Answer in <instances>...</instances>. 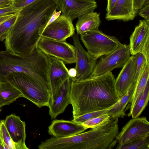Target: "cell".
<instances>
[{"label": "cell", "instance_id": "obj_4", "mask_svg": "<svg viewBox=\"0 0 149 149\" xmlns=\"http://www.w3.org/2000/svg\"><path fill=\"white\" fill-rule=\"evenodd\" d=\"M4 81H8L18 89L25 98L39 108L49 107L51 89L33 79L23 72H13L8 74Z\"/></svg>", "mask_w": 149, "mask_h": 149}, {"label": "cell", "instance_id": "obj_9", "mask_svg": "<svg viewBox=\"0 0 149 149\" xmlns=\"http://www.w3.org/2000/svg\"><path fill=\"white\" fill-rule=\"evenodd\" d=\"M149 135V123L143 116L133 118L122 128L116 137L118 145H123L137 139Z\"/></svg>", "mask_w": 149, "mask_h": 149}, {"label": "cell", "instance_id": "obj_17", "mask_svg": "<svg viewBox=\"0 0 149 149\" xmlns=\"http://www.w3.org/2000/svg\"><path fill=\"white\" fill-rule=\"evenodd\" d=\"M129 45L131 54L140 52L145 43L149 41V21L140 20L130 36Z\"/></svg>", "mask_w": 149, "mask_h": 149}, {"label": "cell", "instance_id": "obj_16", "mask_svg": "<svg viewBox=\"0 0 149 149\" xmlns=\"http://www.w3.org/2000/svg\"><path fill=\"white\" fill-rule=\"evenodd\" d=\"M72 80L69 78L64 82L59 89L58 95L53 101H49V114L52 119H55L63 113L70 104L69 95Z\"/></svg>", "mask_w": 149, "mask_h": 149}, {"label": "cell", "instance_id": "obj_10", "mask_svg": "<svg viewBox=\"0 0 149 149\" xmlns=\"http://www.w3.org/2000/svg\"><path fill=\"white\" fill-rule=\"evenodd\" d=\"M58 11L72 21L86 13L94 11L97 5L95 0H52Z\"/></svg>", "mask_w": 149, "mask_h": 149}, {"label": "cell", "instance_id": "obj_1", "mask_svg": "<svg viewBox=\"0 0 149 149\" xmlns=\"http://www.w3.org/2000/svg\"><path fill=\"white\" fill-rule=\"evenodd\" d=\"M57 9L52 0H37L22 9L5 39L6 50L19 55L30 54L37 47L47 22Z\"/></svg>", "mask_w": 149, "mask_h": 149}, {"label": "cell", "instance_id": "obj_26", "mask_svg": "<svg viewBox=\"0 0 149 149\" xmlns=\"http://www.w3.org/2000/svg\"><path fill=\"white\" fill-rule=\"evenodd\" d=\"M19 13L0 24V41H3L6 38L9 31L17 19Z\"/></svg>", "mask_w": 149, "mask_h": 149}, {"label": "cell", "instance_id": "obj_13", "mask_svg": "<svg viewBox=\"0 0 149 149\" xmlns=\"http://www.w3.org/2000/svg\"><path fill=\"white\" fill-rule=\"evenodd\" d=\"M136 67V60L132 55L115 79V87L120 98L125 94L135 83Z\"/></svg>", "mask_w": 149, "mask_h": 149}, {"label": "cell", "instance_id": "obj_37", "mask_svg": "<svg viewBox=\"0 0 149 149\" xmlns=\"http://www.w3.org/2000/svg\"><path fill=\"white\" fill-rule=\"evenodd\" d=\"M77 74V71L75 68H70L68 70V74L71 79L75 77Z\"/></svg>", "mask_w": 149, "mask_h": 149}, {"label": "cell", "instance_id": "obj_32", "mask_svg": "<svg viewBox=\"0 0 149 149\" xmlns=\"http://www.w3.org/2000/svg\"><path fill=\"white\" fill-rule=\"evenodd\" d=\"M149 4V0H134V9L135 14L145 5Z\"/></svg>", "mask_w": 149, "mask_h": 149}, {"label": "cell", "instance_id": "obj_25", "mask_svg": "<svg viewBox=\"0 0 149 149\" xmlns=\"http://www.w3.org/2000/svg\"><path fill=\"white\" fill-rule=\"evenodd\" d=\"M0 142L4 149H15L14 143L6 127L4 120H0Z\"/></svg>", "mask_w": 149, "mask_h": 149}, {"label": "cell", "instance_id": "obj_36", "mask_svg": "<svg viewBox=\"0 0 149 149\" xmlns=\"http://www.w3.org/2000/svg\"><path fill=\"white\" fill-rule=\"evenodd\" d=\"M17 13L10 14L0 17V24L14 15Z\"/></svg>", "mask_w": 149, "mask_h": 149}, {"label": "cell", "instance_id": "obj_3", "mask_svg": "<svg viewBox=\"0 0 149 149\" xmlns=\"http://www.w3.org/2000/svg\"><path fill=\"white\" fill-rule=\"evenodd\" d=\"M48 56L36 47L30 54L17 55L6 50L0 51V81L13 72H23L34 80L50 88L49 79Z\"/></svg>", "mask_w": 149, "mask_h": 149}, {"label": "cell", "instance_id": "obj_15", "mask_svg": "<svg viewBox=\"0 0 149 149\" xmlns=\"http://www.w3.org/2000/svg\"><path fill=\"white\" fill-rule=\"evenodd\" d=\"M87 129L72 120H54L48 127L49 134L57 138H66L81 133Z\"/></svg>", "mask_w": 149, "mask_h": 149}, {"label": "cell", "instance_id": "obj_19", "mask_svg": "<svg viewBox=\"0 0 149 149\" xmlns=\"http://www.w3.org/2000/svg\"><path fill=\"white\" fill-rule=\"evenodd\" d=\"M78 18L75 26L77 33L79 35L98 29L101 23L99 13L93 11L82 15Z\"/></svg>", "mask_w": 149, "mask_h": 149}, {"label": "cell", "instance_id": "obj_14", "mask_svg": "<svg viewBox=\"0 0 149 149\" xmlns=\"http://www.w3.org/2000/svg\"><path fill=\"white\" fill-rule=\"evenodd\" d=\"M5 123L15 149H28L25 143L26 123L14 114L6 116Z\"/></svg>", "mask_w": 149, "mask_h": 149}, {"label": "cell", "instance_id": "obj_39", "mask_svg": "<svg viewBox=\"0 0 149 149\" xmlns=\"http://www.w3.org/2000/svg\"><path fill=\"white\" fill-rule=\"evenodd\" d=\"M1 111V109H0V112Z\"/></svg>", "mask_w": 149, "mask_h": 149}, {"label": "cell", "instance_id": "obj_31", "mask_svg": "<svg viewBox=\"0 0 149 149\" xmlns=\"http://www.w3.org/2000/svg\"><path fill=\"white\" fill-rule=\"evenodd\" d=\"M37 0H14L12 5L18 9H22L32 4Z\"/></svg>", "mask_w": 149, "mask_h": 149}, {"label": "cell", "instance_id": "obj_23", "mask_svg": "<svg viewBox=\"0 0 149 149\" xmlns=\"http://www.w3.org/2000/svg\"><path fill=\"white\" fill-rule=\"evenodd\" d=\"M149 99V81L144 90L140 95L133 106L130 109L128 116L132 118L139 117L147 106Z\"/></svg>", "mask_w": 149, "mask_h": 149}, {"label": "cell", "instance_id": "obj_27", "mask_svg": "<svg viewBox=\"0 0 149 149\" xmlns=\"http://www.w3.org/2000/svg\"><path fill=\"white\" fill-rule=\"evenodd\" d=\"M111 116L107 114L88 120L81 124L87 129L92 128L100 126L109 120Z\"/></svg>", "mask_w": 149, "mask_h": 149}, {"label": "cell", "instance_id": "obj_6", "mask_svg": "<svg viewBox=\"0 0 149 149\" xmlns=\"http://www.w3.org/2000/svg\"><path fill=\"white\" fill-rule=\"evenodd\" d=\"M37 47L45 54L58 58L65 64L76 63L74 46L66 41H59L41 36Z\"/></svg>", "mask_w": 149, "mask_h": 149}, {"label": "cell", "instance_id": "obj_29", "mask_svg": "<svg viewBox=\"0 0 149 149\" xmlns=\"http://www.w3.org/2000/svg\"><path fill=\"white\" fill-rule=\"evenodd\" d=\"M134 56L136 60V65L135 81V83L138 78L143 66L146 61L144 56L141 52L138 53Z\"/></svg>", "mask_w": 149, "mask_h": 149}, {"label": "cell", "instance_id": "obj_20", "mask_svg": "<svg viewBox=\"0 0 149 149\" xmlns=\"http://www.w3.org/2000/svg\"><path fill=\"white\" fill-rule=\"evenodd\" d=\"M20 97L21 93L8 81H0V108L9 105Z\"/></svg>", "mask_w": 149, "mask_h": 149}, {"label": "cell", "instance_id": "obj_38", "mask_svg": "<svg viewBox=\"0 0 149 149\" xmlns=\"http://www.w3.org/2000/svg\"><path fill=\"white\" fill-rule=\"evenodd\" d=\"M0 149H4L3 146L1 142H0Z\"/></svg>", "mask_w": 149, "mask_h": 149}, {"label": "cell", "instance_id": "obj_11", "mask_svg": "<svg viewBox=\"0 0 149 149\" xmlns=\"http://www.w3.org/2000/svg\"><path fill=\"white\" fill-rule=\"evenodd\" d=\"M72 21L62 14L53 22L47 26L41 36L59 41H66L75 33Z\"/></svg>", "mask_w": 149, "mask_h": 149}, {"label": "cell", "instance_id": "obj_22", "mask_svg": "<svg viewBox=\"0 0 149 149\" xmlns=\"http://www.w3.org/2000/svg\"><path fill=\"white\" fill-rule=\"evenodd\" d=\"M149 64L145 62L142 68L139 76L135 83L133 94L130 100V109L134 104L144 89L149 80Z\"/></svg>", "mask_w": 149, "mask_h": 149}, {"label": "cell", "instance_id": "obj_5", "mask_svg": "<svg viewBox=\"0 0 149 149\" xmlns=\"http://www.w3.org/2000/svg\"><path fill=\"white\" fill-rule=\"evenodd\" d=\"M80 36L87 52L97 59L109 54L122 44L115 37L106 35L98 29Z\"/></svg>", "mask_w": 149, "mask_h": 149}, {"label": "cell", "instance_id": "obj_18", "mask_svg": "<svg viewBox=\"0 0 149 149\" xmlns=\"http://www.w3.org/2000/svg\"><path fill=\"white\" fill-rule=\"evenodd\" d=\"M136 16L134 9V0H117L111 11L106 15L108 20H121L128 21Z\"/></svg>", "mask_w": 149, "mask_h": 149}, {"label": "cell", "instance_id": "obj_12", "mask_svg": "<svg viewBox=\"0 0 149 149\" xmlns=\"http://www.w3.org/2000/svg\"><path fill=\"white\" fill-rule=\"evenodd\" d=\"M48 56L50 60L49 79L52 93L50 101H53L57 96L62 85L66 80L71 78L68 74V70L63 61Z\"/></svg>", "mask_w": 149, "mask_h": 149}, {"label": "cell", "instance_id": "obj_30", "mask_svg": "<svg viewBox=\"0 0 149 149\" xmlns=\"http://www.w3.org/2000/svg\"><path fill=\"white\" fill-rule=\"evenodd\" d=\"M21 9L15 8L12 4L6 7L0 8V17L19 12Z\"/></svg>", "mask_w": 149, "mask_h": 149}, {"label": "cell", "instance_id": "obj_35", "mask_svg": "<svg viewBox=\"0 0 149 149\" xmlns=\"http://www.w3.org/2000/svg\"><path fill=\"white\" fill-rule=\"evenodd\" d=\"M14 0H0V8L3 7L11 5Z\"/></svg>", "mask_w": 149, "mask_h": 149}, {"label": "cell", "instance_id": "obj_7", "mask_svg": "<svg viewBox=\"0 0 149 149\" xmlns=\"http://www.w3.org/2000/svg\"><path fill=\"white\" fill-rule=\"evenodd\" d=\"M129 45L121 44L113 51L97 62L89 77L104 74L113 70L123 67L130 57Z\"/></svg>", "mask_w": 149, "mask_h": 149}, {"label": "cell", "instance_id": "obj_34", "mask_svg": "<svg viewBox=\"0 0 149 149\" xmlns=\"http://www.w3.org/2000/svg\"><path fill=\"white\" fill-rule=\"evenodd\" d=\"M117 0H107L106 8L107 13L109 12L115 4Z\"/></svg>", "mask_w": 149, "mask_h": 149}, {"label": "cell", "instance_id": "obj_21", "mask_svg": "<svg viewBox=\"0 0 149 149\" xmlns=\"http://www.w3.org/2000/svg\"><path fill=\"white\" fill-rule=\"evenodd\" d=\"M135 86L134 83L128 92L109 109L107 114L112 117H123L125 115V108L130 102Z\"/></svg>", "mask_w": 149, "mask_h": 149}, {"label": "cell", "instance_id": "obj_2", "mask_svg": "<svg viewBox=\"0 0 149 149\" xmlns=\"http://www.w3.org/2000/svg\"><path fill=\"white\" fill-rule=\"evenodd\" d=\"M112 72L77 81H72L69 99L73 118L90 112L109 109L120 99Z\"/></svg>", "mask_w": 149, "mask_h": 149}, {"label": "cell", "instance_id": "obj_28", "mask_svg": "<svg viewBox=\"0 0 149 149\" xmlns=\"http://www.w3.org/2000/svg\"><path fill=\"white\" fill-rule=\"evenodd\" d=\"M110 108L87 113L73 118L72 120L74 122L81 124L88 120L107 114Z\"/></svg>", "mask_w": 149, "mask_h": 149}, {"label": "cell", "instance_id": "obj_24", "mask_svg": "<svg viewBox=\"0 0 149 149\" xmlns=\"http://www.w3.org/2000/svg\"><path fill=\"white\" fill-rule=\"evenodd\" d=\"M118 149H149V135L140 138L123 145H118Z\"/></svg>", "mask_w": 149, "mask_h": 149}, {"label": "cell", "instance_id": "obj_8", "mask_svg": "<svg viewBox=\"0 0 149 149\" xmlns=\"http://www.w3.org/2000/svg\"><path fill=\"white\" fill-rule=\"evenodd\" d=\"M76 55V66L77 72L76 76L72 79V81H79L89 77L93 72L97 62L94 58L82 46L79 35L74 33L72 36Z\"/></svg>", "mask_w": 149, "mask_h": 149}, {"label": "cell", "instance_id": "obj_33", "mask_svg": "<svg viewBox=\"0 0 149 149\" xmlns=\"http://www.w3.org/2000/svg\"><path fill=\"white\" fill-rule=\"evenodd\" d=\"M139 15L145 20L149 21V4L144 5L139 11Z\"/></svg>", "mask_w": 149, "mask_h": 149}]
</instances>
